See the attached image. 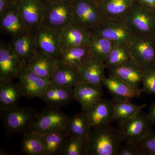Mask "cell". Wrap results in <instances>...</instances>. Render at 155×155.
Masks as SVG:
<instances>
[{"label":"cell","mask_w":155,"mask_h":155,"mask_svg":"<svg viewBox=\"0 0 155 155\" xmlns=\"http://www.w3.org/2000/svg\"><path fill=\"white\" fill-rule=\"evenodd\" d=\"M124 141L119 129L110 125L91 127L87 137L88 155H116Z\"/></svg>","instance_id":"1"},{"label":"cell","mask_w":155,"mask_h":155,"mask_svg":"<svg viewBox=\"0 0 155 155\" xmlns=\"http://www.w3.org/2000/svg\"><path fill=\"white\" fill-rule=\"evenodd\" d=\"M45 17L43 25L61 30L73 24L72 0L43 2Z\"/></svg>","instance_id":"2"},{"label":"cell","mask_w":155,"mask_h":155,"mask_svg":"<svg viewBox=\"0 0 155 155\" xmlns=\"http://www.w3.org/2000/svg\"><path fill=\"white\" fill-rule=\"evenodd\" d=\"M69 118L59 108L48 106L38 112L29 131L44 135L66 130Z\"/></svg>","instance_id":"3"},{"label":"cell","mask_w":155,"mask_h":155,"mask_svg":"<svg viewBox=\"0 0 155 155\" xmlns=\"http://www.w3.org/2000/svg\"><path fill=\"white\" fill-rule=\"evenodd\" d=\"M2 113L6 130L11 134H23L29 131L38 112L33 108L17 106Z\"/></svg>","instance_id":"4"},{"label":"cell","mask_w":155,"mask_h":155,"mask_svg":"<svg viewBox=\"0 0 155 155\" xmlns=\"http://www.w3.org/2000/svg\"><path fill=\"white\" fill-rule=\"evenodd\" d=\"M73 23L93 31L102 20L98 4L92 0H72Z\"/></svg>","instance_id":"5"},{"label":"cell","mask_w":155,"mask_h":155,"mask_svg":"<svg viewBox=\"0 0 155 155\" xmlns=\"http://www.w3.org/2000/svg\"><path fill=\"white\" fill-rule=\"evenodd\" d=\"M91 32L117 45H128L135 36L125 21L102 19Z\"/></svg>","instance_id":"6"},{"label":"cell","mask_w":155,"mask_h":155,"mask_svg":"<svg viewBox=\"0 0 155 155\" xmlns=\"http://www.w3.org/2000/svg\"><path fill=\"white\" fill-rule=\"evenodd\" d=\"M125 21L135 35L155 37V13L136 2Z\"/></svg>","instance_id":"7"},{"label":"cell","mask_w":155,"mask_h":155,"mask_svg":"<svg viewBox=\"0 0 155 155\" xmlns=\"http://www.w3.org/2000/svg\"><path fill=\"white\" fill-rule=\"evenodd\" d=\"M120 133L125 142L136 144L152 130L147 114L141 112L132 119L119 122Z\"/></svg>","instance_id":"8"},{"label":"cell","mask_w":155,"mask_h":155,"mask_svg":"<svg viewBox=\"0 0 155 155\" xmlns=\"http://www.w3.org/2000/svg\"><path fill=\"white\" fill-rule=\"evenodd\" d=\"M128 47L132 60L142 69L155 61V37L135 35Z\"/></svg>","instance_id":"9"},{"label":"cell","mask_w":155,"mask_h":155,"mask_svg":"<svg viewBox=\"0 0 155 155\" xmlns=\"http://www.w3.org/2000/svg\"><path fill=\"white\" fill-rule=\"evenodd\" d=\"M24 96L28 99L41 97L51 82V80L40 76L26 65H24L18 78Z\"/></svg>","instance_id":"10"},{"label":"cell","mask_w":155,"mask_h":155,"mask_svg":"<svg viewBox=\"0 0 155 155\" xmlns=\"http://www.w3.org/2000/svg\"><path fill=\"white\" fill-rule=\"evenodd\" d=\"M60 31L43 24L35 28L37 50L58 59L63 49Z\"/></svg>","instance_id":"11"},{"label":"cell","mask_w":155,"mask_h":155,"mask_svg":"<svg viewBox=\"0 0 155 155\" xmlns=\"http://www.w3.org/2000/svg\"><path fill=\"white\" fill-rule=\"evenodd\" d=\"M11 47L10 43L0 44V81H13L18 78L24 66Z\"/></svg>","instance_id":"12"},{"label":"cell","mask_w":155,"mask_h":155,"mask_svg":"<svg viewBox=\"0 0 155 155\" xmlns=\"http://www.w3.org/2000/svg\"><path fill=\"white\" fill-rule=\"evenodd\" d=\"M17 6L22 21L28 29H35L42 24L45 17L43 2L21 0L17 3Z\"/></svg>","instance_id":"13"},{"label":"cell","mask_w":155,"mask_h":155,"mask_svg":"<svg viewBox=\"0 0 155 155\" xmlns=\"http://www.w3.org/2000/svg\"><path fill=\"white\" fill-rule=\"evenodd\" d=\"M135 0H102L98 4L103 19L125 21Z\"/></svg>","instance_id":"14"},{"label":"cell","mask_w":155,"mask_h":155,"mask_svg":"<svg viewBox=\"0 0 155 155\" xmlns=\"http://www.w3.org/2000/svg\"><path fill=\"white\" fill-rule=\"evenodd\" d=\"M10 44L22 64L25 65L37 50L35 29H28L24 33L12 38Z\"/></svg>","instance_id":"15"},{"label":"cell","mask_w":155,"mask_h":155,"mask_svg":"<svg viewBox=\"0 0 155 155\" xmlns=\"http://www.w3.org/2000/svg\"><path fill=\"white\" fill-rule=\"evenodd\" d=\"M105 87L114 98L115 102L130 101L135 97H139L142 92L137 89L121 78L110 75L104 81Z\"/></svg>","instance_id":"16"},{"label":"cell","mask_w":155,"mask_h":155,"mask_svg":"<svg viewBox=\"0 0 155 155\" xmlns=\"http://www.w3.org/2000/svg\"><path fill=\"white\" fill-rule=\"evenodd\" d=\"M92 36L91 31L74 23L60 31V38L63 49L88 46Z\"/></svg>","instance_id":"17"},{"label":"cell","mask_w":155,"mask_h":155,"mask_svg":"<svg viewBox=\"0 0 155 155\" xmlns=\"http://www.w3.org/2000/svg\"><path fill=\"white\" fill-rule=\"evenodd\" d=\"M114 101L102 98L86 112L87 117L91 127L110 125L114 120Z\"/></svg>","instance_id":"18"},{"label":"cell","mask_w":155,"mask_h":155,"mask_svg":"<svg viewBox=\"0 0 155 155\" xmlns=\"http://www.w3.org/2000/svg\"><path fill=\"white\" fill-rule=\"evenodd\" d=\"M41 99L48 106L59 108L68 104L74 99V90L51 81Z\"/></svg>","instance_id":"19"},{"label":"cell","mask_w":155,"mask_h":155,"mask_svg":"<svg viewBox=\"0 0 155 155\" xmlns=\"http://www.w3.org/2000/svg\"><path fill=\"white\" fill-rule=\"evenodd\" d=\"M58 64L56 58L37 50L25 65L38 75L51 80Z\"/></svg>","instance_id":"20"},{"label":"cell","mask_w":155,"mask_h":155,"mask_svg":"<svg viewBox=\"0 0 155 155\" xmlns=\"http://www.w3.org/2000/svg\"><path fill=\"white\" fill-rule=\"evenodd\" d=\"M74 99L79 103L82 111L86 112L102 98V87L81 81L73 88Z\"/></svg>","instance_id":"21"},{"label":"cell","mask_w":155,"mask_h":155,"mask_svg":"<svg viewBox=\"0 0 155 155\" xmlns=\"http://www.w3.org/2000/svg\"><path fill=\"white\" fill-rule=\"evenodd\" d=\"M91 59L88 46L73 47L63 49L57 60L62 65L78 69Z\"/></svg>","instance_id":"22"},{"label":"cell","mask_w":155,"mask_h":155,"mask_svg":"<svg viewBox=\"0 0 155 155\" xmlns=\"http://www.w3.org/2000/svg\"><path fill=\"white\" fill-rule=\"evenodd\" d=\"M110 75L121 78L137 89L142 84V68L133 60L109 69Z\"/></svg>","instance_id":"23"},{"label":"cell","mask_w":155,"mask_h":155,"mask_svg":"<svg viewBox=\"0 0 155 155\" xmlns=\"http://www.w3.org/2000/svg\"><path fill=\"white\" fill-rule=\"evenodd\" d=\"M0 29L2 32L12 38L29 29L22 21L17 5L0 16Z\"/></svg>","instance_id":"24"},{"label":"cell","mask_w":155,"mask_h":155,"mask_svg":"<svg viewBox=\"0 0 155 155\" xmlns=\"http://www.w3.org/2000/svg\"><path fill=\"white\" fill-rule=\"evenodd\" d=\"M24 96L20 84L13 81H0L1 112L17 106L19 99Z\"/></svg>","instance_id":"25"},{"label":"cell","mask_w":155,"mask_h":155,"mask_svg":"<svg viewBox=\"0 0 155 155\" xmlns=\"http://www.w3.org/2000/svg\"><path fill=\"white\" fill-rule=\"evenodd\" d=\"M104 63L91 59L78 69L81 81L93 86L102 87L106 78Z\"/></svg>","instance_id":"26"},{"label":"cell","mask_w":155,"mask_h":155,"mask_svg":"<svg viewBox=\"0 0 155 155\" xmlns=\"http://www.w3.org/2000/svg\"><path fill=\"white\" fill-rule=\"evenodd\" d=\"M91 128L86 114L82 111L69 117L66 130L68 136L86 137Z\"/></svg>","instance_id":"27"},{"label":"cell","mask_w":155,"mask_h":155,"mask_svg":"<svg viewBox=\"0 0 155 155\" xmlns=\"http://www.w3.org/2000/svg\"><path fill=\"white\" fill-rule=\"evenodd\" d=\"M20 149L26 155H44V143L43 135L28 131L22 134Z\"/></svg>","instance_id":"28"},{"label":"cell","mask_w":155,"mask_h":155,"mask_svg":"<svg viewBox=\"0 0 155 155\" xmlns=\"http://www.w3.org/2000/svg\"><path fill=\"white\" fill-rule=\"evenodd\" d=\"M92 34L89 45L90 54L94 60L104 63L116 43L107 39Z\"/></svg>","instance_id":"29"},{"label":"cell","mask_w":155,"mask_h":155,"mask_svg":"<svg viewBox=\"0 0 155 155\" xmlns=\"http://www.w3.org/2000/svg\"><path fill=\"white\" fill-rule=\"evenodd\" d=\"M55 83L67 87L74 88L81 81L79 70L59 64L51 80Z\"/></svg>","instance_id":"30"},{"label":"cell","mask_w":155,"mask_h":155,"mask_svg":"<svg viewBox=\"0 0 155 155\" xmlns=\"http://www.w3.org/2000/svg\"><path fill=\"white\" fill-rule=\"evenodd\" d=\"M146 104L136 105L130 101L114 102V118L118 122H123L132 119L141 113L146 107Z\"/></svg>","instance_id":"31"},{"label":"cell","mask_w":155,"mask_h":155,"mask_svg":"<svg viewBox=\"0 0 155 155\" xmlns=\"http://www.w3.org/2000/svg\"><path fill=\"white\" fill-rule=\"evenodd\" d=\"M43 135L44 143V155H61L66 139V130L48 134Z\"/></svg>","instance_id":"32"},{"label":"cell","mask_w":155,"mask_h":155,"mask_svg":"<svg viewBox=\"0 0 155 155\" xmlns=\"http://www.w3.org/2000/svg\"><path fill=\"white\" fill-rule=\"evenodd\" d=\"M132 60L128 45H116L111 51L105 63L106 69H110Z\"/></svg>","instance_id":"33"},{"label":"cell","mask_w":155,"mask_h":155,"mask_svg":"<svg viewBox=\"0 0 155 155\" xmlns=\"http://www.w3.org/2000/svg\"><path fill=\"white\" fill-rule=\"evenodd\" d=\"M87 137H67L61 151V155H87Z\"/></svg>","instance_id":"34"},{"label":"cell","mask_w":155,"mask_h":155,"mask_svg":"<svg viewBox=\"0 0 155 155\" xmlns=\"http://www.w3.org/2000/svg\"><path fill=\"white\" fill-rule=\"evenodd\" d=\"M142 92L155 95V61L142 69Z\"/></svg>","instance_id":"35"},{"label":"cell","mask_w":155,"mask_h":155,"mask_svg":"<svg viewBox=\"0 0 155 155\" xmlns=\"http://www.w3.org/2000/svg\"><path fill=\"white\" fill-rule=\"evenodd\" d=\"M136 145L140 155H155V131L152 130Z\"/></svg>","instance_id":"36"},{"label":"cell","mask_w":155,"mask_h":155,"mask_svg":"<svg viewBox=\"0 0 155 155\" xmlns=\"http://www.w3.org/2000/svg\"><path fill=\"white\" fill-rule=\"evenodd\" d=\"M116 155H140L136 145L125 142L119 148Z\"/></svg>","instance_id":"37"},{"label":"cell","mask_w":155,"mask_h":155,"mask_svg":"<svg viewBox=\"0 0 155 155\" xmlns=\"http://www.w3.org/2000/svg\"><path fill=\"white\" fill-rule=\"evenodd\" d=\"M13 0H0V16L17 5Z\"/></svg>","instance_id":"38"},{"label":"cell","mask_w":155,"mask_h":155,"mask_svg":"<svg viewBox=\"0 0 155 155\" xmlns=\"http://www.w3.org/2000/svg\"><path fill=\"white\" fill-rule=\"evenodd\" d=\"M135 2L139 5L155 13V0H135Z\"/></svg>","instance_id":"39"},{"label":"cell","mask_w":155,"mask_h":155,"mask_svg":"<svg viewBox=\"0 0 155 155\" xmlns=\"http://www.w3.org/2000/svg\"><path fill=\"white\" fill-rule=\"evenodd\" d=\"M147 116L153 125H155V101L151 105Z\"/></svg>","instance_id":"40"},{"label":"cell","mask_w":155,"mask_h":155,"mask_svg":"<svg viewBox=\"0 0 155 155\" xmlns=\"http://www.w3.org/2000/svg\"><path fill=\"white\" fill-rule=\"evenodd\" d=\"M93 1H94V2L97 3L98 4H99L100 2H101L102 0H92Z\"/></svg>","instance_id":"41"},{"label":"cell","mask_w":155,"mask_h":155,"mask_svg":"<svg viewBox=\"0 0 155 155\" xmlns=\"http://www.w3.org/2000/svg\"><path fill=\"white\" fill-rule=\"evenodd\" d=\"M13 1H14L15 2L18 3V2H19V1H21V0H13Z\"/></svg>","instance_id":"42"},{"label":"cell","mask_w":155,"mask_h":155,"mask_svg":"<svg viewBox=\"0 0 155 155\" xmlns=\"http://www.w3.org/2000/svg\"><path fill=\"white\" fill-rule=\"evenodd\" d=\"M52 1H54V0H44V2H49Z\"/></svg>","instance_id":"43"}]
</instances>
